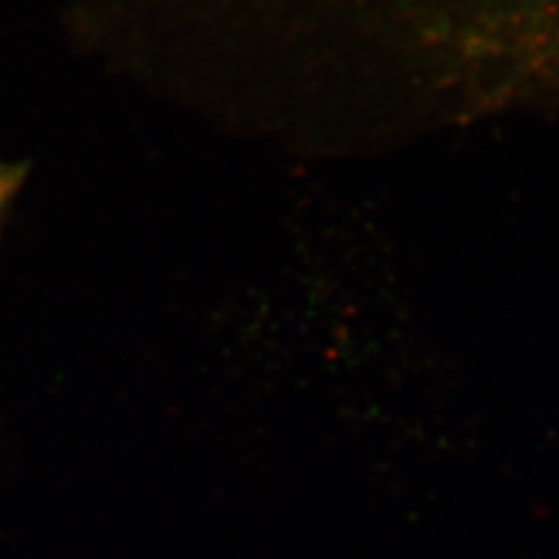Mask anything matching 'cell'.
Returning a JSON list of instances; mask_svg holds the SVG:
<instances>
[{
  "mask_svg": "<svg viewBox=\"0 0 559 559\" xmlns=\"http://www.w3.org/2000/svg\"><path fill=\"white\" fill-rule=\"evenodd\" d=\"M22 175L24 170L20 166L0 164V222H3L12 199L22 187Z\"/></svg>",
  "mask_w": 559,
  "mask_h": 559,
  "instance_id": "6da1fadb",
  "label": "cell"
}]
</instances>
